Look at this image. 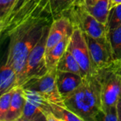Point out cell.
Instances as JSON below:
<instances>
[{"label":"cell","mask_w":121,"mask_h":121,"mask_svg":"<svg viewBox=\"0 0 121 121\" xmlns=\"http://www.w3.org/2000/svg\"><path fill=\"white\" fill-rule=\"evenodd\" d=\"M52 22L48 18L30 20L16 29L9 36V43L5 62L14 69L19 85L29 54Z\"/></svg>","instance_id":"1"},{"label":"cell","mask_w":121,"mask_h":121,"mask_svg":"<svg viewBox=\"0 0 121 121\" xmlns=\"http://www.w3.org/2000/svg\"><path fill=\"white\" fill-rule=\"evenodd\" d=\"M63 100L67 107L83 121H95L103 108L101 86L96 74L83 77L79 86Z\"/></svg>","instance_id":"2"},{"label":"cell","mask_w":121,"mask_h":121,"mask_svg":"<svg viewBox=\"0 0 121 121\" xmlns=\"http://www.w3.org/2000/svg\"><path fill=\"white\" fill-rule=\"evenodd\" d=\"M96 76L101 86L102 108L116 106L121 99V62L114 61L100 69Z\"/></svg>","instance_id":"3"},{"label":"cell","mask_w":121,"mask_h":121,"mask_svg":"<svg viewBox=\"0 0 121 121\" xmlns=\"http://www.w3.org/2000/svg\"><path fill=\"white\" fill-rule=\"evenodd\" d=\"M73 26L80 28L84 33L99 38L106 36L107 27L91 16L82 5H76L66 14Z\"/></svg>","instance_id":"4"},{"label":"cell","mask_w":121,"mask_h":121,"mask_svg":"<svg viewBox=\"0 0 121 121\" xmlns=\"http://www.w3.org/2000/svg\"><path fill=\"white\" fill-rule=\"evenodd\" d=\"M57 67L50 69L45 75L30 79L21 86L25 89H32L38 91L49 102L62 104L64 100L57 84Z\"/></svg>","instance_id":"5"},{"label":"cell","mask_w":121,"mask_h":121,"mask_svg":"<svg viewBox=\"0 0 121 121\" xmlns=\"http://www.w3.org/2000/svg\"><path fill=\"white\" fill-rule=\"evenodd\" d=\"M67 49L78 62L81 67L82 77L96 74L85 35L78 27L74 26Z\"/></svg>","instance_id":"6"},{"label":"cell","mask_w":121,"mask_h":121,"mask_svg":"<svg viewBox=\"0 0 121 121\" xmlns=\"http://www.w3.org/2000/svg\"><path fill=\"white\" fill-rule=\"evenodd\" d=\"M49 29L50 27L45 30L38 43L29 54L23 70L21 85L30 79L42 77L48 72L45 59V47Z\"/></svg>","instance_id":"7"},{"label":"cell","mask_w":121,"mask_h":121,"mask_svg":"<svg viewBox=\"0 0 121 121\" xmlns=\"http://www.w3.org/2000/svg\"><path fill=\"white\" fill-rule=\"evenodd\" d=\"M51 0H26L14 17L6 38L25 23L40 18H48Z\"/></svg>","instance_id":"8"},{"label":"cell","mask_w":121,"mask_h":121,"mask_svg":"<svg viewBox=\"0 0 121 121\" xmlns=\"http://www.w3.org/2000/svg\"><path fill=\"white\" fill-rule=\"evenodd\" d=\"M84 35L93 67L96 74L98 70L109 65L115 61L113 57L111 46L106 36L95 38L85 33Z\"/></svg>","instance_id":"9"},{"label":"cell","mask_w":121,"mask_h":121,"mask_svg":"<svg viewBox=\"0 0 121 121\" xmlns=\"http://www.w3.org/2000/svg\"><path fill=\"white\" fill-rule=\"evenodd\" d=\"M73 29L74 26L69 18L67 16H62L54 20L50 24L48 34L45 55L67 35L72 33Z\"/></svg>","instance_id":"10"},{"label":"cell","mask_w":121,"mask_h":121,"mask_svg":"<svg viewBox=\"0 0 121 121\" xmlns=\"http://www.w3.org/2000/svg\"><path fill=\"white\" fill-rule=\"evenodd\" d=\"M26 0H0V35L5 38L9 27Z\"/></svg>","instance_id":"11"},{"label":"cell","mask_w":121,"mask_h":121,"mask_svg":"<svg viewBox=\"0 0 121 121\" xmlns=\"http://www.w3.org/2000/svg\"><path fill=\"white\" fill-rule=\"evenodd\" d=\"M82 81L83 77L79 74L57 69V84L62 98H65L76 90Z\"/></svg>","instance_id":"12"},{"label":"cell","mask_w":121,"mask_h":121,"mask_svg":"<svg viewBox=\"0 0 121 121\" xmlns=\"http://www.w3.org/2000/svg\"><path fill=\"white\" fill-rule=\"evenodd\" d=\"M26 99L22 86H17L12 96L9 109L6 115L4 121H19L23 116Z\"/></svg>","instance_id":"13"},{"label":"cell","mask_w":121,"mask_h":121,"mask_svg":"<svg viewBox=\"0 0 121 121\" xmlns=\"http://www.w3.org/2000/svg\"><path fill=\"white\" fill-rule=\"evenodd\" d=\"M23 89L26 101L40 109L45 114L47 121H57V119L52 113L50 102H49L37 91L32 89Z\"/></svg>","instance_id":"14"},{"label":"cell","mask_w":121,"mask_h":121,"mask_svg":"<svg viewBox=\"0 0 121 121\" xmlns=\"http://www.w3.org/2000/svg\"><path fill=\"white\" fill-rule=\"evenodd\" d=\"M19 86L18 77L14 69L4 63L1 67L0 74V93L1 95Z\"/></svg>","instance_id":"15"},{"label":"cell","mask_w":121,"mask_h":121,"mask_svg":"<svg viewBox=\"0 0 121 121\" xmlns=\"http://www.w3.org/2000/svg\"><path fill=\"white\" fill-rule=\"evenodd\" d=\"M81 0H51L49 7L48 18L54 20L66 16L68 11L74 6L79 5Z\"/></svg>","instance_id":"16"},{"label":"cell","mask_w":121,"mask_h":121,"mask_svg":"<svg viewBox=\"0 0 121 121\" xmlns=\"http://www.w3.org/2000/svg\"><path fill=\"white\" fill-rule=\"evenodd\" d=\"M82 6L96 20L106 26L111 9V0H97L93 4Z\"/></svg>","instance_id":"17"},{"label":"cell","mask_w":121,"mask_h":121,"mask_svg":"<svg viewBox=\"0 0 121 121\" xmlns=\"http://www.w3.org/2000/svg\"><path fill=\"white\" fill-rule=\"evenodd\" d=\"M71 34L67 35L63 40L58 43L55 46H54L51 50L45 55L46 64L48 68V70L55 67H57V65L64 55L65 52L67 49V46L69 42Z\"/></svg>","instance_id":"18"},{"label":"cell","mask_w":121,"mask_h":121,"mask_svg":"<svg viewBox=\"0 0 121 121\" xmlns=\"http://www.w3.org/2000/svg\"><path fill=\"white\" fill-rule=\"evenodd\" d=\"M57 68L58 70L72 72L82 77L81 67L78 62L68 49L66 50L64 55L60 60L57 65Z\"/></svg>","instance_id":"19"},{"label":"cell","mask_w":121,"mask_h":121,"mask_svg":"<svg viewBox=\"0 0 121 121\" xmlns=\"http://www.w3.org/2000/svg\"><path fill=\"white\" fill-rule=\"evenodd\" d=\"M106 37L111 46L113 60L121 62V26L107 31Z\"/></svg>","instance_id":"20"},{"label":"cell","mask_w":121,"mask_h":121,"mask_svg":"<svg viewBox=\"0 0 121 121\" xmlns=\"http://www.w3.org/2000/svg\"><path fill=\"white\" fill-rule=\"evenodd\" d=\"M50 106L57 121H83L80 117L69 110L65 103L55 104L50 102Z\"/></svg>","instance_id":"21"},{"label":"cell","mask_w":121,"mask_h":121,"mask_svg":"<svg viewBox=\"0 0 121 121\" xmlns=\"http://www.w3.org/2000/svg\"><path fill=\"white\" fill-rule=\"evenodd\" d=\"M47 121L43 112L26 101L23 116L19 121Z\"/></svg>","instance_id":"22"},{"label":"cell","mask_w":121,"mask_h":121,"mask_svg":"<svg viewBox=\"0 0 121 121\" xmlns=\"http://www.w3.org/2000/svg\"><path fill=\"white\" fill-rule=\"evenodd\" d=\"M120 26H121V4L113 6L110 9L106 24L107 31L113 30Z\"/></svg>","instance_id":"23"},{"label":"cell","mask_w":121,"mask_h":121,"mask_svg":"<svg viewBox=\"0 0 121 121\" xmlns=\"http://www.w3.org/2000/svg\"><path fill=\"white\" fill-rule=\"evenodd\" d=\"M16 88V87H15ZM14 89L3 94L0 98V121H4L6 115L9 109Z\"/></svg>","instance_id":"24"},{"label":"cell","mask_w":121,"mask_h":121,"mask_svg":"<svg viewBox=\"0 0 121 121\" xmlns=\"http://www.w3.org/2000/svg\"><path fill=\"white\" fill-rule=\"evenodd\" d=\"M95 121H119L116 106L102 108L96 116Z\"/></svg>","instance_id":"25"},{"label":"cell","mask_w":121,"mask_h":121,"mask_svg":"<svg viewBox=\"0 0 121 121\" xmlns=\"http://www.w3.org/2000/svg\"><path fill=\"white\" fill-rule=\"evenodd\" d=\"M116 108H117L118 121H121V99L118 101V103H117V104H116Z\"/></svg>","instance_id":"26"},{"label":"cell","mask_w":121,"mask_h":121,"mask_svg":"<svg viewBox=\"0 0 121 121\" xmlns=\"http://www.w3.org/2000/svg\"><path fill=\"white\" fill-rule=\"evenodd\" d=\"M97 0H82L80 4L79 5H91L95 3Z\"/></svg>","instance_id":"27"},{"label":"cell","mask_w":121,"mask_h":121,"mask_svg":"<svg viewBox=\"0 0 121 121\" xmlns=\"http://www.w3.org/2000/svg\"><path fill=\"white\" fill-rule=\"evenodd\" d=\"M119 4H121V0H111V9Z\"/></svg>","instance_id":"28"},{"label":"cell","mask_w":121,"mask_h":121,"mask_svg":"<svg viewBox=\"0 0 121 121\" xmlns=\"http://www.w3.org/2000/svg\"><path fill=\"white\" fill-rule=\"evenodd\" d=\"M81 1H82V0H81ZM80 3H81V2H80Z\"/></svg>","instance_id":"29"}]
</instances>
